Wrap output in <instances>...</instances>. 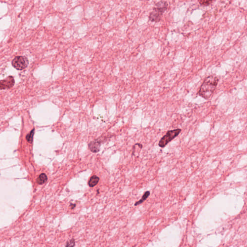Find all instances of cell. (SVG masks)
Returning <instances> with one entry per match:
<instances>
[{
	"instance_id": "6da1fadb",
	"label": "cell",
	"mask_w": 247,
	"mask_h": 247,
	"mask_svg": "<svg viewBox=\"0 0 247 247\" xmlns=\"http://www.w3.org/2000/svg\"><path fill=\"white\" fill-rule=\"evenodd\" d=\"M219 81V78L216 75H211L207 76L200 86L198 95L205 100L209 99L216 88Z\"/></svg>"
},
{
	"instance_id": "7a4b0ae2",
	"label": "cell",
	"mask_w": 247,
	"mask_h": 247,
	"mask_svg": "<svg viewBox=\"0 0 247 247\" xmlns=\"http://www.w3.org/2000/svg\"><path fill=\"white\" fill-rule=\"evenodd\" d=\"M168 6L167 1H160L157 2L149 15V21L155 23L160 22L164 13L168 9Z\"/></svg>"
},
{
	"instance_id": "3957f363",
	"label": "cell",
	"mask_w": 247,
	"mask_h": 247,
	"mask_svg": "<svg viewBox=\"0 0 247 247\" xmlns=\"http://www.w3.org/2000/svg\"><path fill=\"white\" fill-rule=\"evenodd\" d=\"M182 130L178 128L176 130H171L167 131L165 135L161 138L159 142V145L160 147L164 148L171 141L179 135Z\"/></svg>"
},
{
	"instance_id": "277c9868",
	"label": "cell",
	"mask_w": 247,
	"mask_h": 247,
	"mask_svg": "<svg viewBox=\"0 0 247 247\" xmlns=\"http://www.w3.org/2000/svg\"><path fill=\"white\" fill-rule=\"evenodd\" d=\"M13 67L17 70H23L29 65V60L25 56H17L12 62Z\"/></svg>"
},
{
	"instance_id": "5b68a950",
	"label": "cell",
	"mask_w": 247,
	"mask_h": 247,
	"mask_svg": "<svg viewBox=\"0 0 247 247\" xmlns=\"http://www.w3.org/2000/svg\"><path fill=\"white\" fill-rule=\"evenodd\" d=\"M15 83L14 77L12 76H9L5 79L0 81V89L4 90L12 88Z\"/></svg>"
},
{
	"instance_id": "8992f818",
	"label": "cell",
	"mask_w": 247,
	"mask_h": 247,
	"mask_svg": "<svg viewBox=\"0 0 247 247\" xmlns=\"http://www.w3.org/2000/svg\"><path fill=\"white\" fill-rule=\"evenodd\" d=\"M103 139L100 138L91 142L88 144L89 150L92 152L94 153H98L100 151V148L103 142Z\"/></svg>"
},
{
	"instance_id": "52a82bcc",
	"label": "cell",
	"mask_w": 247,
	"mask_h": 247,
	"mask_svg": "<svg viewBox=\"0 0 247 247\" xmlns=\"http://www.w3.org/2000/svg\"><path fill=\"white\" fill-rule=\"evenodd\" d=\"M100 180V178L96 175H93L90 178L88 182V185L90 187H94L96 186Z\"/></svg>"
},
{
	"instance_id": "ba28073f",
	"label": "cell",
	"mask_w": 247,
	"mask_h": 247,
	"mask_svg": "<svg viewBox=\"0 0 247 247\" xmlns=\"http://www.w3.org/2000/svg\"><path fill=\"white\" fill-rule=\"evenodd\" d=\"M47 180V177L45 173H42L39 176L37 179V183L39 184L42 185L44 184Z\"/></svg>"
},
{
	"instance_id": "9c48e42d",
	"label": "cell",
	"mask_w": 247,
	"mask_h": 247,
	"mask_svg": "<svg viewBox=\"0 0 247 247\" xmlns=\"http://www.w3.org/2000/svg\"><path fill=\"white\" fill-rule=\"evenodd\" d=\"M150 195V193L149 191H146V192H145L144 194V195L142 196V198L141 200H139V201L138 202H137L136 203H135V206H136L137 205H139V204H141L145 200H146L147 198L149 197V195Z\"/></svg>"
},
{
	"instance_id": "30bf717a",
	"label": "cell",
	"mask_w": 247,
	"mask_h": 247,
	"mask_svg": "<svg viewBox=\"0 0 247 247\" xmlns=\"http://www.w3.org/2000/svg\"><path fill=\"white\" fill-rule=\"evenodd\" d=\"M34 129H33L26 136V140L29 143H32L33 141V137L34 135Z\"/></svg>"
},
{
	"instance_id": "8fae6325",
	"label": "cell",
	"mask_w": 247,
	"mask_h": 247,
	"mask_svg": "<svg viewBox=\"0 0 247 247\" xmlns=\"http://www.w3.org/2000/svg\"><path fill=\"white\" fill-rule=\"evenodd\" d=\"M198 2L201 6H208L210 5L214 0H198Z\"/></svg>"
},
{
	"instance_id": "7c38bea8",
	"label": "cell",
	"mask_w": 247,
	"mask_h": 247,
	"mask_svg": "<svg viewBox=\"0 0 247 247\" xmlns=\"http://www.w3.org/2000/svg\"><path fill=\"white\" fill-rule=\"evenodd\" d=\"M75 245V240L74 239H71L70 241L67 242L66 247H74Z\"/></svg>"
},
{
	"instance_id": "4fadbf2b",
	"label": "cell",
	"mask_w": 247,
	"mask_h": 247,
	"mask_svg": "<svg viewBox=\"0 0 247 247\" xmlns=\"http://www.w3.org/2000/svg\"><path fill=\"white\" fill-rule=\"evenodd\" d=\"M75 206H76V204H70V207H71V209H74Z\"/></svg>"
}]
</instances>
